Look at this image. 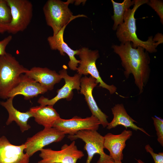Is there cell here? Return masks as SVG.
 <instances>
[{
  "label": "cell",
  "instance_id": "obj_1",
  "mask_svg": "<svg viewBox=\"0 0 163 163\" xmlns=\"http://www.w3.org/2000/svg\"><path fill=\"white\" fill-rule=\"evenodd\" d=\"M112 48L120 58L125 77L127 78L130 74H133L141 94L150 75V58L148 52L141 46L133 48L130 42L121 43L119 45H113Z\"/></svg>",
  "mask_w": 163,
  "mask_h": 163
},
{
  "label": "cell",
  "instance_id": "obj_2",
  "mask_svg": "<svg viewBox=\"0 0 163 163\" xmlns=\"http://www.w3.org/2000/svg\"><path fill=\"white\" fill-rule=\"evenodd\" d=\"M148 1L147 0H135L133 8H129L126 11L123 22L117 27L116 34L121 43L130 42L134 48L141 46L147 52L153 53L157 51L156 48L158 45L153 40L152 36L149 37L146 41L138 38L136 34V19L134 17L135 12L138 8L144 4H147Z\"/></svg>",
  "mask_w": 163,
  "mask_h": 163
},
{
  "label": "cell",
  "instance_id": "obj_3",
  "mask_svg": "<svg viewBox=\"0 0 163 163\" xmlns=\"http://www.w3.org/2000/svg\"><path fill=\"white\" fill-rule=\"evenodd\" d=\"M28 69L10 53L0 56V98H8V94L19 83L21 75Z\"/></svg>",
  "mask_w": 163,
  "mask_h": 163
},
{
  "label": "cell",
  "instance_id": "obj_4",
  "mask_svg": "<svg viewBox=\"0 0 163 163\" xmlns=\"http://www.w3.org/2000/svg\"><path fill=\"white\" fill-rule=\"evenodd\" d=\"M72 1L64 2L60 0H49L44 4L43 11L47 25L52 29L53 35L57 34L65 26L76 18L84 15L73 16L68 7Z\"/></svg>",
  "mask_w": 163,
  "mask_h": 163
},
{
  "label": "cell",
  "instance_id": "obj_5",
  "mask_svg": "<svg viewBox=\"0 0 163 163\" xmlns=\"http://www.w3.org/2000/svg\"><path fill=\"white\" fill-rule=\"evenodd\" d=\"M68 138L71 141L79 139L85 142L84 149L86 151L88 155L86 163H91L93 156L96 154L100 155L97 163H114L111 157L104 152V137L97 131L82 130L72 135H69Z\"/></svg>",
  "mask_w": 163,
  "mask_h": 163
},
{
  "label": "cell",
  "instance_id": "obj_6",
  "mask_svg": "<svg viewBox=\"0 0 163 163\" xmlns=\"http://www.w3.org/2000/svg\"><path fill=\"white\" fill-rule=\"evenodd\" d=\"M11 10V19L7 32L15 34L24 30L30 24L33 6L28 0H6Z\"/></svg>",
  "mask_w": 163,
  "mask_h": 163
},
{
  "label": "cell",
  "instance_id": "obj_7",
  "mask_svg": "<svg viewBox=\"0 0 163 163\" xmlns=\"http://www.w3.org/2000/svg\"><path fill=\"white\" fill-rule=\"evenodd\" d=\"M78 55L80 60L79 66L77 69L78 73L85 76L90 74L99 84V87L107 89L111 94L114 93L117 91L116 87L113 85H109L105 83L101 77L97 69L96 62L99 57L98 51L83 47L79 49Z\"/></svg>",
  "mask_w": 163,
  "mask_h": 163
},
{
  "label": "cell",
  "instance_id": "obj_8",
  "mask_svg": "<svg viewBox=\"0 0 163 163\" xmlns=\"http://www.w3.org/2000/svg\"><path fill=\"white\" fill-rule=\"evenodd\" d=\"M40 151L41 159L37 163H76L84 156L83 152L78 149L75 140L69 145L64 144L59 151L43 148Z\"/></svg>",
  "mask_w": 163,
  "mask_h": 163
},
{
  "label": "cell",
  "instance_id": "obj_9",
  "mask_svg": "<svg viewBox=\"0 0 163 163\" xmlns=\"http://www.w3.org/2000/svg\"><path fill=\"white\" fill-rule=\"evenodd\" d=\"M65 136L63 132L54 127L44 128L32 137L27 138L24 143L26 146L24 151L30 157L45 146L61 141Z\"/></svg>",
  "mask_w": 163,
  "mask_h": 163
},
{
  "label": "cell",
  "instance_id": "obj_10",
  "mask_svg": "<svg viewBox=\"0 0 163 163\" xmlns=\"http://www.w3.org/2000/svg\"><path fill=\"white\" fill-rule=\"evenodd\" d=\"M100 125L98 119L92 115L84 118L77 116L69 119L60 118L55 121L53 127L63 132L65 135H72L82 130L97 131Z\"/></svg>",
  "mask_w": 163,
  "mask_h": 163
},
{
  "label": "cell",
  "instance_id": "obj_11",
  "mask_svg": "<svg viewBox=\"0 0 163 163\" xmlns=\"http://www.w3.org/2000/svg\"><path fill=\"white\" fill-rule=\"evenodd\" d=\"M59 74L65 81L64 85L60 89H58L57 95L51 99L41 97L38 100L37 102L41 106L52 105H54L59 100L66 99L70 101L72 98L73 89L80 90V79L82 75L76 74L73 76L69 75L66 70V66H63V68L59 72Z\"/></svg>",
  "mask_w": 163,
  "mask_h": 163
},
{
  "label": "cell",
  "instance_id": "obj_12",
  "mask_svg": "<svg viewBox=\"0 0 163 163\" xmlns=\"http://www.w3.org/2000/svg\"><path fill=\"white\" fill-rule=\"evenodd\" d=\"M98 84L94 78L91 76L89 77L85 76L80 79V93L84 95L92 115L97 117L100 121L101 125L104 128H105L109 123L107 120L108 117L98 107L92 93L93 89Z\"/></svg>",
  "mask_w": 163,
  "mask_h": 163
},
{
  "label": "cell",
  "instance_id": "obj_13",
  "mask_svg": "<svg viewBox=\"0 0 163 163\" xmlns=\"http://www.w3.org/2000/svg\"><path fill=\"white\" fill-rule=\"evenodd\" d=\"M26 145L11 144L5 136L0 137V163H29L30 157L24 151Z\"/></svg>",
  "mask_w": 163,
  "mask_h": 163
},
{
  "label": "cell",
  "instance_id": "obj_14",
  "mask_svg": "<svg viewBox=\"0 0 163 163\" xmlns=\"http://www.w3.org/2000/svg\"><path fill=\"white\" fill-rule=\"evenodd\" d=\"M132 135L131 131L124 130L119 134L108 133L104 136V148L109 151L110 156L114 161L123 159V152L126 145V142Z\"/></svg>",
  "mask_w": 163,
  "mask_h": 163
},
{
  "label": "cell",
  "instance_id": "obj_15",
  "mask_svg": "<svg viewBox=\"0 0 163 163\" xmlns=\"http://www.w3.org/2000/svg\"><path fill=\"white\" fill-rule=\"evenodd\" d=\"M48 91L39 83L26 74H21L17 85L10 91L8 97H14L18 95H22L25 100H27L43 94Z\"/></svg>",
  "mask_w": 163,
  "mask_h": 163
},
{
  "label": "cell",
  "instance_id": "obj_16",
  "mask_svg": "<svg viewBox=\"0 0 163 163\" xmlns=\"http://www.w3.org/2000/svg\"><path fill=\"white\" fill-rule=\"evenodd\" d=\"M66 26L63 27L56 35L48 37L47 40L52 50H58L61 55L64 56L66 53L70 59L68 63L69 68L71 70H77L80 61L77 60L75 56L78 55L79 49L73 50L64 41L63 34Z\"/></svg>",
  "mask_w": 163,
  "mask_h": 163
},
{
  "label": "cell",
  "instance_id": "obj_17",
  "mask_svg": "<svg viewBox=\"0 0 163 163\" xmlns=\"http://www.w3.org/2000/svg\"><path fill=\"white\" fill-rule=\"evenodd\" d=\"M25 74L40 83L47 90L53 89L54 85L62 79L55 71L47 68L34 67L30 70L28 69Z\"/></svg>",
  "mask_w": 163,
  "mask_h": 163
},
{
  "label": "cell",
  "instance_id": "obj_18",
  "mask_svg": "<svg viewBox=\"0 0 163 163\" xmlns=\"http://www.w3.org/2000/svg\"><path fill=\"white\" fill-rule=\"evenodd\" d=\"M111 110L113 118L107 126V129H110L118 126H122L126 129L129 128L135 131L140 130L150 136L143 129L138 126L134 123V122H137L128 114L123 104H115L112 108Z\"/></svg>",
  "mask_w": 163,
  "mask_h": 163
},
{
  "label": "cell",
  "instance_id": "obj_19",
  "mask_svg": "<svg viewBox=\"0 0 163 163\" xmlns=\"http://www.w3.org/2000/svg\"><path fill=\"white\" fill-rule=\"evenodd\" d=\"M14 97L8 98L6 101H0V104L4 107L8 113V117L6 123L7 125H9L13 121H15L19 126L22 133L28 130L31 128L28 124L29 119L33 117L29 111L25 112H21L16 109L13 104Z\"/></svg>",
  "mask_w": 163,
  "mask_h": 163
},
{
  "label": "cell",
  "instance_id": "obj_20",
  "mask_svg": "<svg viewBox=\"0 0 163 163\" xmlns=\"http://www.w3.org/2000/svg\"><path fill=\"white\" fill-rule=\"evenodd\" d=\"M29 111L34 117L35 122L44 128L53 127L55 121L60 118L52 105L33 107Z\"/></svg>",
  "mask_w": 163,
  "mask_h": 163
},
{
  "label": "cell",
  "instance_id": "obj_21",
  "mask_svg": "<svg viewBox=\"0 0 163 163\" xmlns=\"http://www.w3.org/2000/svg\"><path fill=\"white\" fill-rule=\"evenodd\" d=\"M113 8V15L112 18L114 21L113 27V30H117L118 27L123 22L124 16L126 11L134 5L135 0H124L122 3H117L111 0Z\"/></svg>",
  "mask_w": 163,
  "mask_h": 163
},
{
  "label": "cell",
  "instance_id": "obj_22",
  "mask_svg": "<svg viewBox=\"0 0 163 163\" xmlns=\"http://www.w3.org/2000/svg\"><path fill=\"white\" fill-rule=\"evenodd\" d=\"M11 19L10 9L6 0H0V34L7 32Z\"/></svg>",
  "mask_w": 163,
  "mask_h": 163
},
{
  "label": "cell",
  "instance_id": "obj_23",
  "mask_svg": "<svg viewBox=\"0 0 163 163\" xmlns=\"http://www.w3.org/2000/svg\"><path fill=\"white\" fill-rule=\"evenodd\" d=\"M153 123L156 131L157 141L163 146V120L160 117H152Z\"/></svg>",
  "mask_w": 163,
  "mask_h": 163
},
{
  "label": "cell",
  "instance_id": "obj_24",
  "mask_svg": "<svg viewBox=\"0 0 163 163\" xmlns=\"http://www.w3.org/2000/svg\"><path fill=\"white\" fill-rule=\"evenodd\" d=\"M156 12L160 18V21L163 24V2L159 0H151L147 3Z\"/></svg>",
  "mask_w": 163,
  "mask_h": 163
},
{
  "label": "cell",
  "instance_id": "obj_25",
  "mask_svg": "<svg viewBox=\"0 0 163 163\" xmlns=\"http://www.w3.org/2000/svg\"><path fill=\"white\" fill-rule=\"evenodd\" d=\"M146 152H149L152 156L155 163H163V152L156 153L154 152L153 149L149 144L145 146Z\"/></svg>",
  "mask_w": 163,
  "mask_h": 163
},
{
  "label": "cell",
  "instance_id": "obj_26",
  "mask_svg": "<svg viewBox=\"0 0 163 163\" xmlns=\"http://www.w3.org/2000/svg\"><path fill=\"white\" fill-rule=\"evenodd\" d=\"M12 36L9 35L2 40L0 41V56L5 54L6 47L12 39Z\"/></svg>",
  "mask_w": 163,
  "mask_h": 163
},
{
  "label": "cell",
  "instance_id": "obj_27",
  "mask_svg": "<svg viewBox=\"0 0 163 163\" xmlns=\"http://www.w3.org/2000/svg\"><path fill=\"white\" fill-rule=\"evenodd\" d=\"M153 39L159 45L163 42V35L161 33H158L153 38Z\"/></svg>",
  "mask_w": 163,
  "mask_h": 163
},
{
  "label": "cell",
  "instance_id": "obj_28",
  "mask_svg": "<svg viewBox=\"0 0 163 163\" xmlns=\"http://www.w3.org/2000/svg\"><path fill=\"white\" fill-rule=\"evenodd\" d=\"M137 163H145L142 161L140 159L137 160Z\"/></svg>",
  "mask_w": 163,
  "mask_h": 163
},
{
  "label": "cell",
  "instance_id": "obj_29",
  "mask_svg": "<svg viewBox=\"0 0 163 163\" xmlns=\"http://www.w3.org/2000/svg\"><path fill=\"white\" fill-rule=\"evenodd\" d=\"M114 163H122L121 161H114Z\"/></svg>",
  "mask_w": 163,
  "mask_h": 163
}]
</instances>
